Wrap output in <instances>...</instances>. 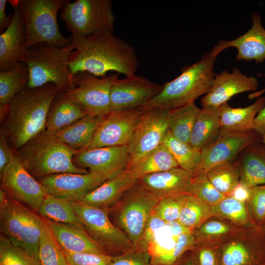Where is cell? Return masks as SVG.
I'll return each instance as SVG.
<instances>
[{"mask_svg":"<svg viewBox=\"0 0 265 265\" xmlns=\"http://www.w3.org/2000/svg\"><path fill=\"white\" fill-rule=\"evenodd\" d=\"M70 37L74 46L69 59L72 75L81 71L98 77L111 71L125 76L135 74L138 60L134 48L112 32Z\"/></svg>","mask_w":265,"mask_h":265,"instance_id":"1","label":"cell"},{"mask_svg":"<svg viewBox=\"0 0 265 265\" xmlns=\"http://www.w3.org/2000/svg\"><path fill=\"white\" fill-rule=\"evenodd\" d=\"M60 91L62 90L52 83L34 88L27 87L8 104L1 129L15 152L46 130L49 107Z\"/></svg>","mask_w":265,"mask_h":265,"instance_id":"2","label":"cell"},{"mask_svg":"<svg viewBox=\"0 0 265 265\" xmlns=\"http://www.w3.org/2000/svg\"><path fill=\"white\" fill-rule=\"evenodd\" d=\"M219 52L214 47L197 62L185 68L175 79L163 84L161 92L139 107L173 109L192 103L210 90L215 74L213 66Z\"/></svg>","mask_w":265,"mask_h":265,"instance_id":"3","label":"cell"},{"mask_svg":"<svg viewBox=\"0 0 265 265\" xmlns=\"http://www.w3.org/2000/svg\"><path fill=\"white\" fill-rule=\"evenodd\" d=\"M60 141L55 133L45 130L16 152L26 170L35 179L61 173L83 174L73 159L78 152Z\"/></svg>","mask_w":265,"mask_h":265,"instance_id":"4","label":"cell"},{"mask_svg":"<svg viewBox=\"0 0 265 265\" xmlns=\"http://www.w3.org/2000/svg\"><path fill=\"white\" fill-rule=\"evenodd\" d=\"M68 0H7L20 10L26 31V46L44 43L53 47H64L72 45L70 37L60 31L57 15Z\"/></svg>","mask_w":265,"mask_h":265,"instance_id":"5","label":"cell"},{"mask_svg":"<svg viewBox=\"0 0 265 265\" xmlns=\"http://www.w3.org/2000/svg\"><path fill=\"white\" fill-rule=\"evenodd\" d=\"M72 45L53 47L44 43L26 48L21 59L27 67L28 87L34 88L52 83L65 91L72 85V74L69 57L74 50Z\"/></svg>","mask_w":265,"mask_h":265,"instance_id":"6","label":"cell"},{"mask_svg":"<svg viewBox=\"0 0 265 265\" xmlns=\"http://www.w3.org/2000/svg\"><path fill=\"white\" fill-rule=\"evenodd\" d=\"M44 222L43 217L37 215L8 194L0 203L1 234L38 259L39 241Z\"/></svg>","mask_w":265,"mask_h":265,"instance_id":"7","label":"cell"},{"mask_svg":"<svg viewBox=\"0 0 265 265\" xmlns=\"http://www.w3.org/2000/svg\"><path fill=\"white\" fill-rule=\"evenodd\" d=\"M59 17L73 37L113 33L114 28L115 15L109 0H69Z\"/></svg>","mask_w":265,"mask_h":265,"instance_id":"8","label":"cell"},{"mask_svg":"<svg viewBox=\"0 0 265 265\" xmlns=\"http://www.w3.org/2000/svg\"><path fill=\"white\" fill-rule=\"evenodd\" d=\"M71 201L85 232L109 255L118 256L134 249L127 235L111 222L108 209Z\"/></svg>","mask_w":265,"mask_h":265,"instance_id":"9","label":"cell"},{"mask_svg":"<svg viewBox=\"0 0 265 265\" xmlns=\"http://www.w3.org/2000/svg\"><path fill=\"white\" fill-rule=\"evenodd\" d=\"M119 74L98 77L85 71L73 75L71 86L65 95L87 115L104 117L111 111L110 90Z\"/></svg>","mask_w":265,"mask_h":265,"instance_id":"10","label":"cell"},{"mask_svg":"<svg viewBox=\"0 0 265 265\" xmlns=\"http://www.w3.org/2000/svg\"><path fill=\"white\" fill-rule=\"evenodd\" d=\"M121 199L116 206V220L134 249H137L148 220L159 199L135 185Z\"/></svg>","mask_w":265,"mask_h":265,"instance_id":"11","label":"cell"},{"mask_svg":"<svg viewBox=\"0 0 265 265\" xmlns=\"http://www.w3.org/2000/svg\"><path fill=\"white\" fill-rule=\"evenodd\" d=\"M219 251L222 265H265V231L256 225L241 227Z\"/></svg>","mask_w":265,"mask_h":265,"instance_id":"12","label":"cell"},{"mask_svg":"<svg viewBox=\"0 0 265 265\" xmlns=\"http://www.w3.org/2000/svg\"><path fill=\"white\" fill-rule=\"evenodd\" d=\"M124 171H89L86 173H61L43 177L38 182L48 194L77 201L106 181Z\"/></svg>","mask_w":265,"mask_h":265,"instance_id":"13","label":"cell"},{"mask_svg":"<svg viewBox=\"0 0 265 265\" xmlns=\"http://www.w3.org/2000/svg\"><path fill=\"white\" fill-rule=\"evenodd\" d=\"M170 111L160 108L144 111L127 145L130 156L128 167L161 144L168 129Z\"/></svg>","mask_w":265,"mask_h":265,"instance_id":"14","label":"cell"},{"mask_svg":"<svg viewBox=\"0 0 265 265\" xmlns=\"http://www.w3.org/2000/svg\"><path fill=\"white\" fill-rule=\"evenodd\" d=\"M143 112L140 108L110 111L83 150L128 145Z\"/></svg>","mask_w":265,"mask_h":265,"instance_id":"15","label":"cell"},{"mask_svg":"<svg viewBox=\"0 0 265 265\" xmlns=\"http://www.w3.org/2000/svg\"><path fill=\"white\" fill-rule=\"evenodd\" d=\"M262 140V137L254 131L240 132L220 130L218 137L201 150L200 162L195 175L199 173H207L216 165L235 160L246 147Z\"/></svg>","mask_w":265,"mask_h":265,"instance_id":"16","label":"cell"},{"mask_svg":"<svg viewBox=\"0 0 265 265\" xmlns=\"http://www.w3.org/2000/svg\"><path fill=\"white\" fill-rule=\"evenodd\" d=\"M0 177V188L14 199L26 203L37 212L47 191L26 170L16 152Z\"/></svg>","mask_w":265,"mask_h":265,"instance_id":"17","label":"cell"},{"mask_svg":"<svg viewBox=\"0 0 265 265\" xmlns=\"http://www.w3.org/2000/svg\"><path fill=\"white\" fill-rule=\"evenodd\" d=\"M163 84L153 82L135 74L117 78L110 90L111 111L139 108L155 98Z\"/></svg>","mask_w":265,"mask_h":265,"instance_id":"18","label":"cell"},{"mask_svg":"<svg viewBox=\"0 0 265 265\" xmlns=\"http://www.w3.org/2000/svg\"><path fill=\"white\" fill-rule=\"evenodd\" d=\"M258 86L255 77L246 76L237 68L232 73L223 71L215 76L210 90L201 99L202 108H217L234 96L254 91Z\"/></svg>","mask_w":265,"mask_h":265,"instance_id":"19","label":"cell"},{"mask_svg":"<svg viewBox=\"0 0 265 265\" xmlns=\"http://www.w3.org/2000/svg\"><path fill=\"white\" fill-rule=\"evenodd\" d=\"M193 175L180 168L144 175L135 185L159 200L167 197L188 193Z\"/></svg>","mask_w":265,"mask_h":265,"instance_id":"20","label":"cell"},{"mask_svg":"<svg viewBox=\"0 0 265 265\" xmlns=\"http://www.w3.org/2000/svg\"><path fill=\"white\" fill-rule=\"evenodd\" d=\"M74 164L89 171H125L130 162L127 145L79 151L74 157Z\"/></svg>","mask_w":265,"mask_h":265,"instance_id":"21","label":"cell"},{"mask_svg":"<svg viewBox=\"0 0 265 265\" xmlns=\"http://www.w3.org/2000/svg\"><path fill=\"white\" fill-rule=\"evenodd\" d=\"M252 26L246 33L234 40L221 41L215 47L220 53L229 47L236 48L237 60L263 62L265 60V28L258 13L252 14Z\"/></svg>","mask_w":265,"mask_h":265,"instance_id":"22","label":"cell"},{"mask_svg":"<svg viewBox=\"0 0 265 265\" xmlns=\"http://www.w3.org/2000/svg\"><path fill=\"white\" fill-rule=\"evenodd\" d=\"M13 8L12 21L0 34V72L11 69L21 62L26 49L24 21L19 8Z\"/></svg>","mask_w":265,"mask_h":265,"instance_id":"23","label":"cell"},{"mask_svg":"<svg viewBox=\"0 0 265 265\" xmlns=\"http://www.w3.org/2000/svg\"><path fill=\"white\" fill-rule=\"evenodd\" d=\"M138 180L132 173L126 170L77 201L100 208H111Z\"/></svg>","mask_w":265,"mask_h":265,"instance_id":"24","label":"cell"},{"mask_svg":"<svg viewBox=\"0 0 265 265\" xmlns=\"http://www.w3.org/2000/svg\"><path fill=\"white\" fill-rule=\"evenodd\" d=\"M45 219L63 251L108 254L83 230L72 224Z\"/></svg>","mask_w":265,"mask_h":265,"instance_id":"25","label":"cell"},{"mask_svg":"<svg viewBox=\"0 0 265 265\" xmlns=\"http://www.w3.org/2000/svg\"><path fill=\"white\" fill-rule=\"evenodd\" d=\"M238 161L240 178L239 184L246 187L265 185V144L262 141L246 147Z\"/></svg>","mask_w":265,"mask_h":265,"instance_id":"26","label":"cell"},{"mask_svg":"<svg viewBox=\"0 0 265 265\" xmlns=\"http://www.w3.org/2000/svg\"><path fill=\"white\" fill-rule=\"evenodd\" d=\"M265 106V97H259L252 105L233 108L228 103L219 107L220 130L234 132L253 131L255 119Z\"/></svg>","mask_w":265,"mask_h":265,"instance_id":"27","label":"cell"},{"mask_svg":"<svg viewBox=\"0 0 265 265\" xmlns=\"http://www.w3.org/2000/svg\"><path fill=\"white\" fill-rule=\"evenodd\" d=\"M86 115L78 105L65 95L64 91H60L49 107L46 130L55 133Z\"/></svg>","mask_w":265,"mask_h":265,"instance_id":"28","label":"cell"},{"mask_svg":"<svg viewBox=\"0 0 265 265\" xmlns=\"http://www.w3.org/2000/svg\"><path fill=\"white\" fill-rule=\"evenodd\" d=\"M103 118L86 115L55 133L60 141L72 149L82 150L91 141Z\"/></svg>","mask_w":265,"mask_h":265,"instance_id":"29","label":"cell"},{"mask_svg":"<svg viewBox=\"0 0 265 265\" xmlns=\"http://www.w3.org/2000/svg\"><path fill=\"white\" fill-rule=\"evenodd\" d=\"M240 228L231 221L212 216L192 230L195 245L221 246Z\"/></svg>","mask_w":265,"mask_h":265,"instance_id":"30","label":"cell"},{"mask_svg":"<svg viewBox=\"0 0 265 265\" xmlns=\"http://www.w3.org/2000/svg\"><path fill=\"white\" fill-rule=\"evenodd\" d=\"M220 132V109H200L194 124L189 139V144L201 150L212 143Z\"/></svg>","mask_w":265,"mask_h":265,"instance_id":"31","label":"cell"},{"mask_svg":"<svg viewBox=\"0 0 265 265\" xmlns=\"http://www.w3.org/2000/svg\"><path fill=\"white\" fill-rule=\"evenodd\" d=\"M179 167L168 149L161 144L137 162L129 166L126 170L139 179L144 175Z\"/></svg>","mask_w":265,"mask_h":265,"instance_id":"32","label":"cell"},{"mask_svg":"<svg viewBox=\"0 0 265 265\" xmlns=\"http://www.w3.org/2000/svg\"><path fill=\"white\" fill-rule=\"evenodd\" d=\"M37 212L45 218L59 223L72 224L85 231L74 210L71 201L69 200L47 194Z\"/></svg>","mask_w":265,"mask_h":265,"instance_id":"33","label":"cell"},{"mask_svg":"<svg viewBox=\"0 0 265 265\" xmlns=\"http://www.w3.org/2000/svg\"><path fill=\"white\" fill-rule=\"evenodd\" d=\"M161 144L168 149L180 168L190 172L193 177L196 175L200 162L201 150L195 149L189 143L177 139L171 134L168 129Z\"/></svg>","mask_w":265,"mask_h":265,"instance_id":"34","label":"cell"},{"mask_svg":"<svg viewBox=\"0 0 265 265\" xmlns=\"http://www.w3.org/2000/svg\"><path fill=\"white\" fill-rule=\"evenodd\" d=\"M29 71L24 62L7 71L0 72V104L7 105L19 92L27 87Z\"/></svg>","mask_w":265,"mask_h":265,"instance_id":"35","label":"cell"},{"mask_svg":"<svg viewBox=\"0 0 265 265\" xmlns=\"http://www.w3.org/2000/svg\"><path fill=\"white\" fill-rule=\"evenodd\" d=\"M200 109L191 103L171 109L168 130L177 139L189 143L190 134Z\"/></svg>","mask_w":265,"mask_h":265,"instance_id":"36","label":"cell"},{"mask_svg":"<svg viewBox=\"0 0 265 265\" xmlns=\"http://www.w3.org/2000/svg\"><path fill=\"white\" fill-rule=\"evenodd\" d=\"M207 175L219 192L228 196L239 183L240 171L238 161L234 160L216 165L210 169Z\"/></svg>","mask_w":265,"mask_h":265,"instance_id":"37","label":"cell"},{"mask_svg":"<svg viewBox=\"0 0 265 265\" xmlns=\"http://www.w3.org/2000/svg\"><path fill=\"white\" fill-rule=\"evenodd\" d=\"M211 208L212 216L229 220L240 227L255 225L249 217L246 204L230 196H225Z\"/></svg>","mask_w":265,"mask_h":265,"instance_id":"38","label":"cell"},{"mask_svg":"<svg viewBox=\"0 0 265 265\" xmlns=\"http://www.w3.org/2000/svg\"><path fill=\"white\" fill-rule=\"evenodd\" d=\"M38 256L41 265H69L45 218L39 238Z\"/></svg>","mask_w":265,"mask_h":265,"instance_id":"39","label":"cell"},{"mask_svg":"<svg viewBox=\"0 0 265 265\" xmlns=\"http://www.w3.org/2000/svg\"><path fill=\"white\" fill-rule=\"evenodd\" d=\"M212 217L211 206L188 194L182 207L178 221L192 230Z\"/></svg>","mask_w":265,"mask_h":265,"instance_id":"40","label":"cell"},{"mask_svg":"<svg viewBox=\"0 0 265 265\" xmlns=\"http://www.w3.org/2000/svg\"><path fill=\"white\" fill-rule=\"evenodd\" d=\"M0 265H41L39 260L0 236Z\"/></svg>","mask_w":265,"mask_h":265,"instance_id":"41","label":"cell"},{"mask_svg":"<svg viewBox=\"0 0 265 265\" xmlns=\"http://www.w3.org/2000/svg\"><path fill=\"white\" fill-rule=\"evenodd\" d=\"M188 194L210 206L216 204L226 196L215 188L206 173H199L193 177Z\"/></svg>","mask_w":265,"mask_h":265,"instance_id":"42","label":"cell"},{"mask_svg":"<svg viewBox=\"0 0 265 265\" xmlns=\"http://www.w3.org/2000/svg\"><path fill=\"white\" fill-rule=\"evenodd\" d=\"M195 246V240L192 233L181 235L176 238L175 243L170 249L152 259V264L153 265H173Z\"/></svg>","mask_w":265,"mask_h":265,"instance_id":"43","label":"cell"},{"mask_svg":"<svg viewBox=\"0 0 265 265\" xmlns=\"http://www.w3.org/2000/svg\"><path fill=\"white\" fill-rule=\"evenodd\" d=\"M246 206L254 224L262 227L265 218V185L250 188V195Z\"/></svg>","mask_w":265,"mask_h":265,"instance_id":"44","label":"cell"},{"mask_svg":"<svg viewBox=\"0 0 265 265\" xmlns=\"http://www.w3.org/2000/svg\"><path fill=\"white\" fill-rule=\"evenodd\" d=\"M188 194L165 197L159 200L153 212L166 222L177 221Z\"/></svg>","mask_w":265,"mask_h":265,"instance_id":"45","label":"cell"},{"mask_svg":"<svg viewBox=\"0 0 265 265\" xmlns=\"http://www.w3.org/2000/svg\"><path fill=\"white\" fill-rule=\"evenodd\" d=\"M220 246L195 245L190 251L195 265H222Z\"/></svg>","mask_w":265,"mask_h":265,"instance_id":"46","label":"cell"},{"mask_svg":"<svg viewBox=\"0 0 265 265\" xmlns=\"http://www.w3.org/2000/svg\"><path fill=\"white\" fill-rule=\"evenodd\" d=\"M64 252L69 265H109L113 258L106 254Z\"/></svg>","mask_w":265,"mask_h":265,"instance_id":"47","label":"cell"},{"mask_svg":"<svg viewBox=\"0 0 265 265\" xmlns=\"http://www.w3.org/2000/svg\"><path fill=\"white\" fill-rule=\"evenodd\" d=\"M166 223L153 212L148 220L137 249L148 251L150 245L165 228Z\"/></svg>","mask_w":265,"mask_h":265,"instance_id":"48","label":"cell"},{"mask_svg":"<svg viewBox=\"0 0 265 265\" xmlns=\"http://www.w3.org/2000/svg\"><path fill=\"white\" fill-rule=\"evenodd\" d=\"M109 265H153L148 251L132 249L125 253L113 256Z\"/></svg>","mask_w":265,"mask_h":265,"instance_id":"49","label":"cell"},{"mask_svg":"<svg viewBox=\"0 0 265 265\" xmlns=\"http://www.w3.org/2000/svg\"><path fill=\"white\" fill-rule=\"evenodd\" d=\"M15 151L10 145L6 135L1 129L0 134V177L10 163Z\"/></svg>","mask_w":265,"mask_h":265,"instance_id":"50","label":"cell"},{"mask_svg":"<svg viewBox=\"0 0 265 265\" xmlns=\"http://www.w3.org/2000/svg\"><path fill=\"white\" fill-rule=\"evenodd\" d=\"M165 229L169 234L174 237H177L185 234L192 233L191 230L186 228L178 220L167 222Z\"/></svg>","mask_w":265,"mask_h":265,"instance_id":"51","label":"cell"},{"mask_svg":"<svg viewBox=\"0 0 265 265\" xmlns=\"http://www.w3.org/2000/svg\"><path fill=\"white\" fill-rule=\"evenodd\" d=\"M7 0H0V32H4L11 24L13 17V13L8 16L5 12Z\"/></svg>","mask_w":265,"mask_h":265,"instance_id":"52","label":"cell"},{"mask_svg":"<svg viewBox=\"0 0 265 265\" xmlns=\"http://www.w3.org/2000/svg\"><path fill=\"white\" fill-rule=\"evenodd\" d=\"M250 195V188L246 187L240 184L235 188L230 196L236 200L246 204Z\"/></svg>","mask_w":265,"mask_h":265,"instance_id":"53","label":"cell"},{"mask_svg":"<svg viewBox=\"0 0 265 265\" xmlns=\"http://www.w3.org/2000/svg\"><path fill=\"white\" fill-rule=\"evenodd\" d=\"M253 131L261 137L265 136V106L255 119Z\"/></svg>","mask_w":265,"mask_h":265,"instance_id":"54","label":"cell"},{"mask_svg":"<svg viewBox=\"0 0 265 265\" xmlns=\"http://www.w3.org/2000/svg\"><path fill=\"white\" fill-rule=\"evenodd\" d=\"M173 265H195L190 255V251L186 253Z\"/></svg>","mask_w":265,"mask_h":265,"instance_id":"55","label":"cell"},{"mask_svg":"<svg viewBox=\"0 0 265 265\" xmlns=\"http://www.w3.org/2000/svg\"><path fill=\"white\" fill-rule=\"evenodd\" d=\"M262 227L265 231V218L264 221L263 222V224Z\"/></svg>","mask_w":265,"mask_h":265,"instance_id":"56","label":"cell"},{"mask_svg":"<svg viewBox=\"0 0 265 265\" xmlns=\"http://www.w3.org/2000/svg\"><path fill=\"white\" fill-rule=\"evenodd\" d=\"M262 142L265 144V136L262 137Z\"/></svg>","mask_w":265,"mask_h":265,"instance_id":"57","label":"cell"}]
</instances>
